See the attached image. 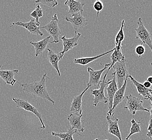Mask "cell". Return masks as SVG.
<instances>
[{"mask_svg": "<svg viewBox=\"0 0 152 140\" xmlns=\"http://www.w3.org/2000/svg\"><path fill=\"white\" fill-rule=\"evenodd\" d=\"M47 73H44L42 76L40 81H35L30 84H23L21 85L24 92L30 94L35 98H41L43 99H46L55 105V102L53 100L48 92L47 89Z\"/></svg>", "mask_w": 152, "mask_h": 140, "instance_id": "obj_1", "label": "cell"}, {"mask_svg": "<svg viewBox=\"0 0 152 140\" xmlns=\"http://www.w3.org/2000/svg\"><path fill=\"white\" fill-rule=\"evenodd\" d=\"M112 68L114 69V72L112 75L115 77L118 88L119 89L123 86L125 80L129 78V72L126 67L125 61L117 62Z\"/></svg>", "mask_w": 152, "mask_h": 140, "instance_id": "obj_2", "label": "cell"}, {"mask_svg": "<svg viewBox=\"0 0 152 140\" xmlns=\"http://www.w3.org/2000/svg\"><path fill=\"white\" fill-rule=\"evenodd\" d=\"M58 19L57 14H55L53 18L49 23L47 24L44 26L39 27L40 29H44L46 30L50 36L53 37V41L50 42L51 43H57L61 40L59 37L61 35V31L58 26Z\"/></svg>", "mask_w": 152, "mask_h": 140, "instance_id": "obj_3", "label": "cell"}, {"mask_svg": "<svg viewBox=\"0 0 152 140\" xmlns=\"http://www.w3.org/2000/svg\"><path fill=\"white\" fill-rule=\"evenodd\" d=\"M126 106L125 109H128L132 115H135L137 111L150 112L149 109L143 107V101L132 94H129L126 97Z\"/></svg>", "mask_w": 152, "mask_h": 140, "instance_id": "obj_4", "label": "cell"}, {"mask_svg": "<svg viewBox=\"0 0 152 140\" xmlns=\"http://www.w3.org/2000/svg\"><path fill=\"white\" fill-rule=\"evenodd\" d=\"M137 28L135 29L137 34L135 39H140L143 44H147L152 52V42L151 39V35L143 24L142 19L139 18L137 20Z\"/></svg>", "mask_w": 152, "mask_h": 140, "instance_id": "obj_5", "label": "cell"}, {"mask_svg": "<svg viewBox=\"0 0 152 140\" xmlns=\"http://www.w3.org/2000/svg\"><path fill=\"white\" fill-rule=\"evenodd\" d=\"M12 100L15 102L17 108L23 109L26 111L35 114L36 117H38V119L39 120V121L41 122V125H42L41 128L42 129H44L45 128V125H44L43 121L42 118V115L38 112L37 109L35 107L32 106L26 100L20 99L16 98H12Z\"/></svg>", "mask_w": 152, "mask_h": 140, "instance_id": "obj_6", "label": "cell"}, {"mask_svg": "<svg viewBox=\"0 0 152 140\" xmlns=\"http://www.w3.org/2000/svg\"><path fill=\"white\" fill-rule=\"evenodd\" d=\"M111 82V80H108L107 82L102 80L100 84V88L98 89L91 90V94L94 96V104L93 106L96 107L97 105L99 103L108 104V100L107 97L105 96V88L107 85H108Z\"/></svg>", "mask_w": 152, "mask_h": 140, "instance_id": "obj_7", "label": "cell"}, {"mask_svg": "<svg viewBox=\"0 0 152 140\" xmlns=\"http://www.w3.org/2000/svg\"><path fill=\"white\" fill-rule=\"evenodd\" d=\"M110 65L111 63L105 64L102 69L98 71H94L91 67H88V72L89 73V80L87 84V86L88 88L94 86L96 88V89H98L100 88V84L102 82L100 80L101 76L106 69L108 70V67L110 66Z\"/></svg>", "mask_w": 152, "mask_h": 140, "instance_id": "obj_8", "label": "cell"}, {"mask_svg": "<svg viewBox=\"0 0 152 140\" xmlns=\"http://www.w3.org/2000/svg\"><path fill=\"white\" fill-rule=\"evenodd\" d=\"M64 20L72 24L75 29V35L77 34V31L78 30L82 29L88 24V20L83 16V13L81 12L74 14L72 16V18L66 16Z\"/></svg>", "mask_w": 152, "mask_h": 140, "instance_id": "obj_9", "label": "cell"}, {"mask_svg": "<svg viewBox=\"0 0 152 140\" xmlns=\"http://www.w3.org/2000/svg\"><path fill=\"white\" fill-rule=\"evenodd\" d=\"M39 25L40 23H37L34 19L31 18L29 22H26V23H24L21 21L14 22L12 23V26H10V27L14 26H22L27 30L32 35H39L40 36H43V34L41 32L40 30Z\"/></svg>", "mask_w": 152, "mask_h": 140, "instance_id": "obj_10", "label": "cell"}, {"mask_svg": "<svg viewBox=\"0 0 152 140\" xmlns=\"http://www.w3.org/2000/svg\"><path fill=\"white\" fill-rule=\"evenodd\" d=\"M118 90L117 86V82L115 77L113 76V78L112 80L111 83L108 85V87L106 88V90L107 93V99H108V112L107 116L109 117H113L112 115L111 112L113 104V99L114 95Z\"/></svg>", "mask_w": 152, "mask_h": 140, "instance_id": "obj_11", "label": "cell"}, {"mask_svg": "<svg viewBox=\"0 0 152 140\" xmlns=\"http://www.w3.org/2000/svg\"><path fill=\"white\" fill-rule=\"evenodd\" d=\"M80 33H77L75 36L71 38H67L66 37V35L63 36L61 37V40L63 41V50L59 52L61 55V58L63 57L65 53L67 52L70 50H72L74 47L78 45V41L81 36Z\"/></svg>", "mask_w": 152, "mask_h": 140, "instance_id": "obj_12", "label": "cell"}, {"mask_svg": "<svg viewBox=\"0 0 152 140\" xmlns=\"http://www.w3.org/2000/svg\"><path fill=\"white\" fill-rule=\"evenodd\" d=\"M82 114L71 113L67 117V120L69 121V125H70L69 128L72 129H76L78 132L83 133L85 131V128L82 121Z\"/></svg>", "mask_w": 152, "mask_h": 140, "instance_id": "obj_13", "label": "cell"}, {"mask_svg": "<svg viewBox=\"0 0 152 140\" xmlns=\"http://www.w3.org/2000/svg\"><path fill=\"white\" fill-rule=\"evenodd\" d=\"M129 78L131 79L133 84H134L137 90V92L140 96H141L143 99L146 100H149L151 102L152 101V90L145 88L143 84L137 81L131 75H129Z\"/></svg>", "mask_w": 152, "mask_h": 140, "instance_id": "obj_14", "label": "cell"}, {"mask_svg": "<svg viewBox=\"0 0 152 140\" xmlns=\"http://www.w3.org/2000/svg\"><path fill=\"white\" fill-rule=\"evenodd\" d=\"M2 67V65H0V77L6 82L7 84L13 86L15 85L17 80L15 79V76L18 73V70H2L1 68Z\"/></svg>", "mask_w": 152, "mask_h": 140, "instance_id": "obj_15", "label": "cell"}, {"mask_svg": "<svg viewBox=\"0 0 152 140\" xmlns=\"http://www.w3.org/2000/svg\"><path fill=\"white\" fill-rule=\"evenodd\" d=\"M47 59L51 65L57 72L59 77L61 76V72L59 69V62L62 59L59 53L55 52L50 49H48L47 52Z\"/></svg>", "mask_w": 152, "mask_h": 140, "instance_id": "obj_16", "label": "cell"}, {"mask_svg": "<svg viewBox=\"0 0 152 140\" xmlns=\"http://www.w3.org/2000/svg\"><path fill=\"white\" fill-rule=\"evenodd\" d=\"M114 120H112L111 117H106L108 123V131L110 134L113 135L119 140H123L120 129L118 125V122L119 120L113 117Z\"/></svg>", "mask_w": 152, "mask_h": 140, "instance_id": "obj_17", "label": "cell"}, {"mask_svg": "<svg viewBox=\"0 0 152 140\" xmlns=\"http://www.w3.org/2000/svg\"><path fill=\"white\" fill-rule=\"evenodd\" d=\"M89 88L87 86L84 90L77 96H75L72 99L71 104L70 112L72 113L82 114V99L83 95L88 90Z\"/></svg>", "mask_w": 152, "mask_h": 140, "instance_id": "obj_18", "label": "cell"}, {"mask_svg": "<svg viewBox=\"0 0 152 140\" xmlns=\"http://www.w3.org/2000/svg\"><path fill=\"white\" fill-rule=\"evenodd\" d=\"M129 78L126 79L125 81V82L121 88L118 89L116 93L115 94L113 99V107L112 109L111 114L112 117L114 116V109L117 107V106L119 105L120 103L123 101L124 99L125 93L126 91V87H127V80Z\"/></svg>", "mask_w": 152, "mask_h": 140, "instance_id": "obj_19", "label": "cell"}, {"mask_svg": "<svg viewBox=\"0 0 152 140\" xmlns=\"http://www.w3.org/2000/svg\"><path fill=\"white\" fill-rule=\"evenodd\" d=\"M65 6H67L69 10V14L72 15L79 12H83V8L85 6L84 2L76 1L74 0H67L64 3Z\"/></svg>", "mask_w": 152, "mask_h": 140, "instance_id": "obj_20", "label": "cell"}, {"mask_svg": "<svg viewBox=\"0 0 152 140\" xmlns=\"http://www.w3.org/2000/svg\"><path fill=\"white\" fill-rule=\"evenodd\" d=\"M51 36H48L43 39L37 42H30V44L32 45L34 47L35 50L36 57H38V55H42L44 52V50L47 49V46L50 43V39Z\"/></svg>", "mask_w": 152, "mask_h": 140, "instance_id": "obj_21", "label": "cell"}, {"mask_svg": "<svg viewBox=\"0 0 152 140\" xmlns=\"http://www.w3.org/2000/svg\"><path fill=\"white\" fill-rule=\"evenodd\" d=\"M114 51V48L112 50L108 51L102 54H101L100 55H96V56H94L92 57H84V58H80L75 59L73 60L74 63H75L76 64L80 65L83 66H86L87 65L92 63V61H96V59L100 58L101 57H102L104 55H108L110 53L113 52Z\"/></svg>", "mask_w": 152, "mask_h": 140, "instance_id": "obj_22", "label": "cell"}, {"mask_svg": "<svg viewBox=\"0 0 152 140\" xmlns=\"http://www.w3.org/2000/svg\"><path fill=\"white\" fill-rule=\"evenodd\" d=\"M121 50H117L114 48V51L112 52V55H111V65L110 66L108 67L107 71L106 72L105 76H107L108 72L111 69L113 66H114L115 64H116L117 62H120V61H125V56L121 52Z\"/></svg>", "mask_w": 152, "mask_h": 140, "instance_id": "obj_23", "label": "cell"}, {"mask_svg": "<svg viewBox=\"0 0 152 140\" xmlns=\"http://www.w3.org/2000/svg\"><path fill=\"white\" fill-rule=\"evenodd\" d=\"M75 134H78L81 136V135L78 133V132L76 129H72L69 128L67 131L64 133H56L52 132L51 135L53 136L59 137L61 140H73V135Z\"/></svg>", "mask_w": 152, "mask_h": 140, "instance_id": "obj_24", "label": "cell"}, {"mask_svg": "<svg viewBox=\"0 0 152 140\" xmlns=\"http://www.w3.org/2000/svg\"><path fill=\"white\" fill-rule=\"evenodd\" d=\"M125 26V20H122L121 26L120 30L117 33L115 38V47L114 48L117 50L122 49V42L124 40L125 35L124 32V28Z\"/></svg>", "mask_w": 152, "mask_h": 140, "instance_id": "obj_25", "label": "cell"}, {"mask_svg": "<svg viewBox=\"0 0 152 140\" xmlns=\"http://www.w3.org/2000/svg\"><path fill=\"white\" fill-rule=\"evenodd\" d=\"M131 122L132 124L131 127L130 129V132L128 136L126 137V140H128L131 136L132 135L137 134V133H141V131L140 123H141V120L137 121L135 119H133L131 121Z\"/></svg>", "mask_w": 152, "mask_h": 140, "instance_id": "obj_26", "label": "cell"}, {"mask_svg": "<svg viewBox=\"0 0 152 140\" xmlns=\"http://www.w3.org/2000/svg\"><path fill=\"white\" fill-rule=\"evenodd\" d=\"M30 16L35 18L37 23L39 22V19L43 16V10L41 8L40 4H37L35 9L30 14Z\"/></svg>", "mask_w": 152, "mask_h": 140, "instance_id": "obj_27", "label": "cell"}, {"mask_svg": "<svg viewBox=\"0 0 152 140\" xmlns=\"http://www.w3.org/2000/svg\"><path fill=\"white\" fill-rule=\"evenodd\" d=\"M35 3L37 4H42L43 5L49 7V8H53L58 5V2L56 0L53 1H46V0H37L36 1Z\"/></svg>", "mask_w": 152, "mask_h": 140, "instance_id": "obj_28", "label": "cell"}, {"mask_svg": "<svg viewBox=\"0 0 152 140\" xmlns=\"http://www.w3.org/2000/svg\"><path fill=\"white\" fill-rule=\"evenodd\" d=\"M92 6L93 7L94 10H95L97 12L96 18H98L100 12L102 11L104 8V4L102 1H100L99 0H97L94 2V4Z\"/></svg>", "mask_w": 152, "mask_h": 140, "instance_id": "obj_29", "label": "cell"}, {"mask_svg": "<svg viewBox=\"0 0 152 140\" xmlns=\"http://www.w3.org/2000/svg\"><path fill=\"white\" fill-rule=\"evenodd\" d=\"M145 51H146L145 47L142 44L138 45L135 49V52L136 55L137 56H139V57H140L142 55H143L145 54Z\"/></svg>", "mask_w": 152, "mask_h": 140, "instance_id": "obj_30", "label": "cell"}, {"mask_svg": "<svg viewBox=\"0 0 152 140\" xmlns=\"http://www.w3.org/2000/svg\"><path fill=\"white\" fill-rule=\"evenodd\" d=\"M148 132L147 133V136L150 139H152V120H150L148 126Z\"/></svg>", "mask_w": 152, "mask_h": 140, "instance_id": "obj_31", "label": "cell"}, {"mask_svg": "<svg viewBox=\"0 0 152 140\" xmlns=\"http://www.w3.org/2000/svg\"><path fill=\"white\" fill-rule=\"evenodd\" d=\"M143 85L145 86V88L149 89V88L151 87L152 84H150L149 82H148L147 80H146V81H145V82H143Z\"/></svg>", "mask_w": 152, "mask_h": 140, "instance_id": "obj_32", "label": "cell"}, {"mask_svg": "<svg viewBox=\"0 0 152 140\" xmlns=\"http://www.w3.org/2000/svg\"><path fill=\"white\" fill-rule=\"evenodd\" d=\"M147 81L149 82L150 84H151L152 85V76H149L147 78Z\"/></svg>", "mask_w": 152, "mask_h": 140, "instance_id": "obj_33", "label": "cell"}, {"mask_svg": "<svg viewBox=\"0 0 152 140\" xmlns=\"http://www.w3.org/2000/svg\"><path fill=\"white\" fill-rule=\"evenodd\" d=\"M151 111H150V112H151V119H150V120H152V102H151Z\"/></svg>", "mask_w": 152, "mask_h": 140, "instance_id": "obj_34", "label": "cell"}, {"mask_svg": "<svg viewBox=\"0 0 152 140\" xmlns=\"http://www.w3.org/2000/svg\"><path fill=\"white\" fill-rule=\"evenodd\" d=\"M94 140H98V139H96Z\"/></svg>", "mask_w": 152, "mask_h": 140, "instance_id": "obj_35", "label": "cell"}, {"mask_svg": "<svg viewBox=\"0 0 152 140\" xmlns=\"http://www.w3.org/2000/svg\"><path fill=\"white\" fill-rule=\"evenodd\" d=\"M151 66H152V63H151Z\"/></svg>", "mask_w": 152, "mask_h": 140, "instance_id": "obj_36", "label": "cell"}, {"mask_svg": "<svg viewBox=\"0 0 152 140\" xmlns=\"http://www.w3.org/2000/svg\"><path fill=\"white\" fill-rule=\"evenodd\" d=\"M130 140V139H128V140Z\"/></svg>", "mask_w": 152, "mask_h": 140, "instance_id": "obj_37", "label": "cell"}, {"mask_svg": "<svg viewBox=\"0 0 152 140\" xmlns=\"http://www.w3.org/2000/svg\"><path fill=\"white\" fill-rule=\"evenodd\" d=\"M151 102H152V101H151Z\"/></svg>", "mask_w": 152, "mask_h": 140, "instance_id": "obj_38", "label": "cell"}, {"mask_svg": "<svg viewBox=\"0 0 152 140\" xmlns=\"http://www.w3.org/2000/svg\"></svg>", "mask_w": 152, "mask_h": 140, "instance_id": "obj_39", "label": "cell"}]
</instances>
